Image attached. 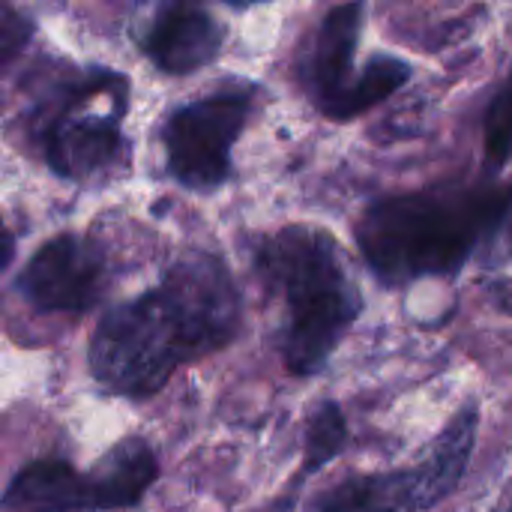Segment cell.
Listing matches in <instances>:
<instances>
[{"label":"cell","mask_w":512,"mask_h":512,"mask_svg":"<svg viewBox=\"0 0 512 512\" xmlns=\"http://www.w3.org/2000/svg\"><path fill=\"white\" fill-rule=\"evenodd\" d=\"M123 135L111 114H66L48 135V159L60 174H90L111 165Z\"/></svg>","instance_id":"cell-9"},{"label":"cell","mask_w":512,"mask_h":512,"mask_svg":"<svg viewBox=\"0 0 512 512\" xmlns=\"http://www.w3.org/2000/svg\"><path fill=\"white\" fill-rule=\"evenodd\" d=\"M360 27H363V3L360 0L336 6L321 24L318 42H315V57H312V87H315V96L324 111L354 81L351 69H354V48L360 39Z\"/></svg>","instance_id":"cell-10"},{"label":"cell","mask_w":512,"mask_h":512,"mask_svg":"<svg viewBox=\"0 0 512 512\" xmlns=\"http://www.w3.org/2000/svg\"><path fill=\"white\" fill-rule=\"evenodd\" d=\"M408 75H411V69L402 60H396V57H375L324 114H330L336 120L357 117V114L369 111L372 105L384 102L390 93H396L408 81Z\"/></svg>","instance_id":"cell-11"},{"label":"cell","mask_w":512,"mask_h":512,"mask_svg":"<svg viewBox=\"0 0 512 512\" xmlns=\"http://www.w3.org/2000/svg\"><path fill=\"white\" fill-rule=\"evenodd\" d=\"M345 444V417L336 405H321L312 414L306 435V471H318L327 465Z\"/></svg>","instance_id":"cell-12"},{"label":"cell","mask_w":512,"mask_h":512,"mask_svg":"<svg viewBox=\"0 0 512 512\" xmlns=\"http://www.w3.org/2000/svg\"><path fill=\"white\" fill-rule=\"evenodd\" d=\"M228 3H255V0H228Z\"/></svg>","instance_id":"cell-17"},{"label":"cell","mask_w":512,"mask_h":512,"mask_svg":"<svg viewBox=\"0 0 512 512\" xmlns=\"http://www.w3.org/2000/svg\"><path fill=\"white\" fill-rule=\"evenodd\" d=\"M258 267L285 303V366L294 375L318 372L363 306L336 240L315 228H285L261 246Z\"/></svg>","instance_id":"cell-3"},{"label":"cell","mask_w":512,"mask_h":512,"mask_svg":"<svg viewBox=\"0 0 512 512\" xmlns=\"http://www.w3.org/2000/svg\"><path fill=\"white\" fill-rule=\"evenodd\" d=\"M105 285L102 252L72 234L45 243L21 276L24 297L42 312H87Z\"/></svg>","instance_id":"cell-7"},{"label":"cell","mask_w":512,"mask_h":512,"mask_svg":"<svg viewBox=\"0 0 512 512\" xmlns=\"http://www.w3.org/2000/svg\"><path fill=\"white\" fill-rule=\"evenodd\" d=\"M486 153L492 165H504L512 156V75L486 114Z\"/></svg>","instance_id":"cell-13"},{"label":"cell","mask_w":512,"mask_h":512,"mask_svg":"<svg viewBox=\"0 0 512 512\" xmlns=\"http://www.w3.org/2000/svg\"><path fill=\"white\" fill-rule=\"evenodd\" d=\"M249 96L219 93L180 108L165 132L168 168L189 189H216L231 171V147L243 132Z\"/></svg>","instance_id":"cell-6"},{"label":"cell","mask_w":512,"mask_h":512,"mask_svg":"<svg viewBox=\"0 0 512 512\" xmlns=\"http://www.w3.org/2000/svg\"><path fill=\"white\" fill-rule=\"evenodd\" d=\"M156 477V453L144 441H123L90 474H78L57 459L30 462L12 477L0 504L9 512L123 510L138 504Z\"/></svg>","instance_id":"cell-4"},{"label":"cell","mask_w":512,"mask_h":512,"mask_svg":"<svg viewBox=\"0 0 512 512\" xmlns=\"http://www.w3.org/2000/svg\"><path fill=\"white\" fill-rule=\"evenodd\" d=\"M27 36H30V24L24 21V15H18L9 0H0V66L21 51Z\"/></svg>","instance_id":"cell-14"},{"label":"cell","mask_w":512,"mask_h":512,"mask_svg":"<svg viewBox=\"0 0 512 512\" xmlns=\"http://www.w3.org/2000/svg\"><path fill=\"white\" fill-rule=\"evenodd\" d=\"M222 33L216 21L195 0H171L153 21L144 51L171 75H186L207 66L219 51Z\"/></svg>","instance_id":"cell-8"},{"label":"cell","mask_w":512,"mask_h":512,"mask_svg":"<svg viewBox=\"0 0 512 512\" xmlns=\"http://www.w3.org/2000/svg\"><path fill=\"white\" fill-rule=\"evenodd\" d=\"M507 210L510 192L486 186L396 195L363 213L357 243L384 282L405 285L426 276H447L492 237Z\"/></svg>","instance_id":"cell-2"},{"label":"cell","mask_w":512,"mask_h":512,"mask_svg":"<svg viewBox=\"0 0 512 512\" xmlns=\"http://www.w3.org/2000/svg\"><path fill=\"white\" fill-rule=\"evenodd\" d=\"M12 255H15V240H12V234L6 231L3 219H0V270L12 261Z\"/></svg>","instance_id":"cell-15"},{"label":"cell","mask_w":512,"mask_h":512,"mask_svg":"<svg viewBox=\"0 0 512 512\" xmlns=\"http://www.w3.org/2000/svg\"><path fill=\"white\" fill-rule=\"evenodd\" d=\"M240 327V297L210 255L171 267L159 288L111 309L90 342L93 378L117 396H153L168 378L225 348Z\"/></svg>","instance_id":"cell-1"},{"label":"cell","mask_w":512,"mask_h":512,"mask_svg":"<svg viewBox=\"0 0 512 512\" xmlns=\"http://www.w3.org/2000/svg\"><path fill=\"white\" fill-rule=\"evenodd\" d=\"M477 426V408H462L417 465L351 477L324 492L312 512H426L462 483L477 444Z\"/></svg>","instance_id":"cell-5"},{"label":"cell","mask_w":512,"mask_h":512,"mask_svg":"<svg viewBox=\"0 0 512 512\" xmlns=\"http://www.w3.org/2000/svg\"><path fill=\"white\" fill-rule=\"evenodd\" d=\"M507 306L512 309V285H510V291H507Z\"/></svg>","instance_id":"cell-16"}]
</instances>
